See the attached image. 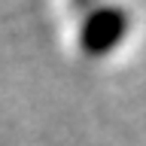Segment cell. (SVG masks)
<instances>
[{"mask_svg":"<svg viewBox=\"0 0 146 146\" xmlns=\"http://www.w3.org/2000/svg\"><path fill=\"white\" fill-rule=\"evenodd\" d=\"M128 36V12L119 6H94L79 25V49L88 58H104Z\"/></svg>","mask_w":146,"mask_h":146,"instance_id":"1","label":"cell"},{"mask_svg":"<svg viewBox=\"0 0 146 146\" xmlns=\"http://www.w3.org/2000/svg\"><path fill=\"white\" fill-rule=\"evenodd\" d=\"M94 6H98V0H70V9H76V12H88Z\"/></svg>","mask_w":146,"mask_h":146,"instance_id":"2","label":"cell"}]
</instances>
